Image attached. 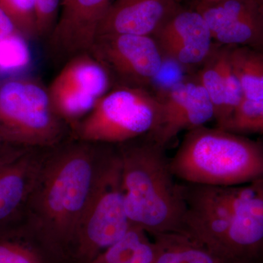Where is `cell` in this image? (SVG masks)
<instances>
[{"instance_id": "cell-21", "label": "cell", "mask_w": 263, "mask_h": 263, "mask_svg": "<svg viewBox=\"0 0 263 263\" xmlns=\"http://www.w3.org/2000/svg\"><path fill=\"white\" fill-rule=\"evenodd\" d=\"M233 70L243 98L263 99V52L247 46H228Z\"/></svg>"}, {"instance_id": "cell-18", "label": "cell", "mask_w": 263, "mask_h": 263, "mask_svg": "<svg viewBox=\"0 0 263 263\" xmlns=\"http://www.w3.org/2000/svg\"><path fill=\"white\" fill-rule=\"evenodd\" d=\"M55 79L79 94L98 101L110 91L112 81L108 71L89 53L71 58Z\"/></svg>"}, {"instance_id": "cell-16", "label": "cell", "mask_w": 263, "mask_h": 263, "mask_svg": "<svg viewBox=\"0 0 263 263\" xmlns=\"http://www.w3.org/2000/svg\"><path fill=\"white\" fill-rule=\"evenodd\" d=\"M197 81L210 98L216 127L224 129L243 99V92L229 59L228 46L215 49L204 62Z\"/></svg>"}, {"instance_id": "cell-29", "label": "cell", "mask_w": 263, "mask_h": 263, "mask_svg": "<svg viewBox=\"0 0 263 263\" xmlns=\"http://www.w3.org/2000/svg\"><path fill=\"white\" fill-rule=\"evenodd\" d=\"M258 3V4L260 5L261 8L263 10V0H256Z\"/></svg>"}, {"instance_id": "cell-14", "label": "cell", "mask_w": 263, "mask_h": 263, "mask_svg": "<svg viewBox=\"0 0 263 263\" xmlns=\"http://www.w3.org/2000/svg\"><path fill=\"white\" fill-rule=\"evenodd\" d=\"M181 0H116L109 7L98 36H152L182 8Z\"/></svg>"}, {"instance_id": "cell-3", "label": "cell", "mask_w": 263, "mask_h": 263, "mask_svg": "<svg viewBox=\"0 0 263 263\" xmlns=\"http://www.w3.org/2000/svg\"><path fill=\"white\" fill-rule=\"evenodd\" d=\"M169 162L180 182L241 186L263 179V144L203 126L187 132Z\"/></svg>"}, {"instance_id": "cell-12", "label": "cell", "mask_w": 263, "mask_h": 263, "mask_svg": "<svg viewBox=\"0 0 263 263\" xmlns=\"http://www.w3.org/2000/svg\"><path fill=\"white\" fill-rule=\"evenodd\" d=\"M111 0H62V10L49 35L53 54L68 61L88 53Z\"/></svg>"}, {"instance_id": "cell-5", "label": "cell", "mask_w": 263, "mask_h": 263, "mask_svg": "<svg viewBox=\"0 0 263 263\" xmlns=\"http://www.w3.org/2000/svg\"><path fill=\"white\" fill-rule=\"evenodd\" d=\"M160 113V100L146 89L119 85L72 127L71 137L88 143L122 144L150 136Z\"/></svg>"}, {"instance_id": "cell-20", "label": "cell", "mask_w": 263, "mask_h": 263, "mask_svg": "<svg viewBox=\"0 0 263 263\" xmlns=\"http://www.w3.org/2000/svg\"><path fill=\"white\" fill-rule=\"evenodd\" d=\"M158 248L152 236L132 224L124 236L89 263H155Z\"/></svg>"}, {"instance_id": "cell-2", "label": "cell", "mask_w": 263, "mask_h": 263, "mask_svg": "<svg viewBox=\"0 0 263 263\" xmlns=\"http://www.w3.org/2000/svg\"><path fill=\"white\" fill-rule=\"evenodd\" d=\"M115 146L122 167L124 207L131 224L152 238L182 231L184 201L165 148L148 136Z\"/></svg>"}, {"instance_id": "cell-10", "label": "cell", "mask_w": 263, "mask_h": 263, "mask_svg": "<svg viewBox=\"0 0 263 263\" xmlns=\"http://www.w3.org/2000/svg\"><path fill=\"white\" fill-rule=\"evenodd\" d=\"M222 254L237 263L263 262V179L239 186Z\"/></svg>"}, {"instance_id": "cell-24", "label": "cell", "mask_w": 263, "mask_h": 263, "mask_svg": "<svg viewBox=\"0 0 263 263\" xmlns=\"http://www.w3.org/2000/svg\"><path fill=\"white\" fill-rule=\"evenodd\" d=\"M28 48L21 34L0 41V68H18L29 62Z\"/></svg>"}, {"instance_id": "cell-8", "label": "cell", "mask_w": 263, "mask_h": 263, "mask_svg": "<svg viewBox=\"0 0 263 263\" xmlns=\"http://www.w3.org/2000/svg\"><path fill=\"white\" fill-rule=\"evenodd\" d=\"M180 186L185 205L181 233L223 255V243L239 186H207L183 182H180Z\"/></svg>"}, {"instance_id": "cell-23", "label": "cell", "mask_w": 263, "mask_h": 263, "mask_svg": "<svg viewBox=\"0 0 263 263\" xmlns=\"http://www.w3.org/2000/svg\"><path fill=\"white\" fill-rule=\"evenodd\" d=\"M0 7L25 39L38 37L36 0H0Z\"/></svg>"}, {"instance_id": "cell-9", "label": "cell", "mask_w": 263, "mask_h": 263, "mask_svg": "<svg viewBox=\"0 0 263 263\" xmlns=\"http://www.w3.org/2000/svg\"><path fill=\"white\" fill-rule=\"evenodd\" d=\"M157 98L160 117L148 136L164 148L181 132L203 127L214 119L210 98L197 80L179 81Z\"/></svg>"}, {"instance_id": "cell-13", "label": "cell", "mask_w": 263, "mask_h": 263, "mask_svg": "<svg viewBox=\"0 0 263 263\" xmlns=\"http://www.w3.org/2000/svg\"><path fill=\"white\" fill-rule=\"evenodd\" d=\"M164 58L181 65L204 63L214 49L212 33L196 9L181 8L155 35Z\"/></svg>"}, {"instance_id": "cell-4", "label": "cell", "mask_w": 263, "mask_h": 263, "mask_svg": "<svg viewBox=\"0 0 263 263\" xmlns=\"http://www.w3.org/2000/svg\"><path fill=\"white\" fill-rule=\"evenodd\" d=\"M0 135L16 146L48 149L71 138V129L41 83L12 79L0 84Z\"/></svg>"}, {"instance_id": "cell-25", "label": "cell", "mask_w": 263, "mask_h": 263, "mask_svg": "<svg viewBox=\"0 0 263 263\" xmlns=\"http://www.w3.org/2000/svg\"><path fill=\"white\" fill-rule=\"evenodd\" d=\"M60 2L62 0H36L38 37H49L58 19Z\"/></svg>"}, {"instance_id": "cell-27", "label": "cell", "mask_w": 263, "mask_h": 263, "mask_svg": "<svg viewBox=\"0 0 263 263\" xmlns=\"http://www.w3.org/2000/svg\"><path fill=\"white\" fill-rule=\"evenodd\" d=\"M16 34L21 33L18 32L10 17L0 7V41Z\"/></svg>"}, {"instance_id": "cell-6", "label": "cell", "mask_w": 263, "mask_h": 263, "mask_svg": "<svg viewBox=\"0 0 263 263\" xmlns=\"http://www.w3.org/2000/svg\"><path fill=\"white\" fill-rule=\"evenodd\" d=\"M81 219L73 263H89L121 239L132 224L124 207L120 159L116 147Z\"/></svg>"}, {"instance_id": "cell-15", "label": "cell", "mask_w": 263, "mask_h": 263, "mask_svg": "<svg viewBox=\"0 0 263 263\" xmlns=\"http://www.w3.org/2000/svg\"><path fill=\"white\" fill-rule=\"evenodd\" d=\"M47 150L30 148L0 166V226L22 218Z\"/></svg>"}, {"instance_id": "cell-28", "label": "cell", "mask_w": 263, "mask_h": 263, "mask_svg": "<svg viewBox=\"0 0 263 263\" xmlns=\"http://www.w3.org/2000/svg\"><path fill=\"white\" fill-rule=\"evenodd\" d=\"M220 0H196V3H212Z\"/></svg>"}, {"instance_id": "cell-11", "label": "cell", "mask_w": 263, "mask_h": 263, "mask_svg": "<svg viewBox=\"0 0 263 263\" xmlns=\"http://www.w3.org/2000/svg\"><path fill=\"white\" fill-rule=\"evenodd\" d=\"M212 38L226 46H247L263 52V10L256 0L196 3Z\"/></svg>"}, {"instance_id": "cell-22", "label": "cell", "mask_w": 263, "mask_h": 263, "mask_svg": "<svg viewBox=\"0 0 263 263\" xmlns=\"http://www.w3.org/2000/svg\"><path fill=\"white\" fill-rule=\"evenodd\" d=\"M224 129L239 135L263 133V99L243 98Z\"/></svg>"}, {"instance_id": "cell-17", "label": "cell", "mask_w": 263, "mask_h": 263, "mask_svg": "<svg viewBox=\"0 0 263 263\" xmlns=\"http://www.w3.org/2000/svg\"><path fill=\"white\" fill-rule=\"evenodd\" d=\"M0 263H66L22 218L0 226Z\"/></svg>"}, {"instance_id": "cell-26", "label": "cell", "mask_w": 263, "mask_h": 263, "mask_svg": "<svg viewBox=\"0 0 263 263\" xmlns=\"http://www.w3.org/2000/svg\"><path fill=\"white\" fill-rule=\"evenodd\" d=\"M30 148L16 146L0 135V166L8 163Z\"/></svg>"}, {"instance_id": "cell-1", "label": "cell", "mask_w": 263, "mask_h": 263, "mask_svg": "<svg viewBox=\"0 0 263 263\" xmlns=\"http://www.w3.org/2000/svg\"><path fill=\"white\" fill-rule=\"evenodd\" d=\"M115 151L71 137L46 152L22 219L66 263H73L81 219Z\"/></svg>"}, {"instance_id": "cell-7", "label": "cell", "mask_w": 263, "mask_h": 263, "mask_svg": "<svg viewBox=\"0 0 263 263\" xmlns=\"http://www.w3.org/2000/svg\"><path fill=\"white\" fill-rule=\"evenodd\" d=\"M116 78L120 86L143 88L153 84L164 57L155 38L131 34H104L88 52Z\"/></svg>"}, {"instance_id": "cell-19", "label": "cell", "mask_w": 263, "mask_h": 263, "mask_svg": "<svg viewBox=\"0 0 263 263\" xmlns=\"http://www.w3.org/2000/svg\"><path fill=\"white\" fill-rule=\"evenodd\" d=\"M158 248L155 263H237L181 232L153 238Z\"/></svg>"}]
</instances>
